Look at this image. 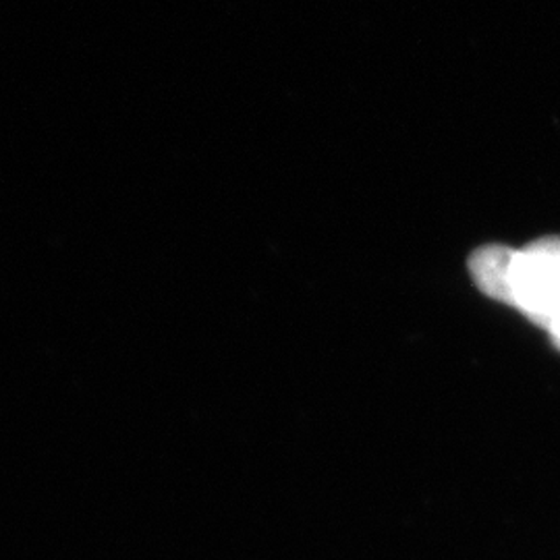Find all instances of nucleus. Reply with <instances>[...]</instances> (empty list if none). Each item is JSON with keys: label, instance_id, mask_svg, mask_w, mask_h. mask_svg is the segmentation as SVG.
I'll list each match as a JSON object with an SVG mask.
<instances>
[{"label": "nucleus", "instance_id": "f257e3e1", "mask_svg": "<svg viewBox=\"0 0 560 560\" xmlns=\"http://www.w3.org/2000/svg\"><path fill=\"white\" fill-rule=\"evenodd\" d=\"M501 303L550 330L560 318V237H544L511 249Z\"/></svg>", "mask_w": 560, "mask_h": 560}, {"label": "nucleus", "instance_id": "f03ea898", "mask_svg": "<svg viewBox=\"0 0 560 560\" xmlns=\"http://www.w3.org/2000/svg\"><path fill=\"white\" fill-rule=\"evenodd\" d=\"M548 332H550V337H552L555 347H557V349L560 351V318L559 320L555 322L552 326H550V330H548Z\"/></svg>", "mask_w": 560, "mask_h": 560}]
</instances>
